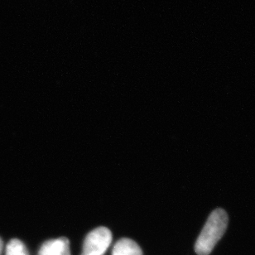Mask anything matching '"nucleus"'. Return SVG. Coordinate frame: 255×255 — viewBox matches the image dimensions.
<instances>
[{"mask_svg":"<svg viewBox=\"0 0 255 255\" xmlns=\"http://www.w3.org/2000/svg\"><path fill=\"white\" fill-rule=\"evenodd\" d=\"M228 215L223 209H216L207 219L196 240L195 251L198 255H209L222 238L228 226Z\"/></svg>","mask_w":255,"mask_h":255,"instance_id":"obj_1","label":"nucleus"},{"mask_svg":"<svg viewBox=\"0 0 255 255\" xmlns=\"http://www.w3.org/2000/svg\"><path fill=\"white\" fill-rule=\"evenodd\" d=\"M112 242V233L106 227H98L86 236L81 255H104Z\"/></svg>","mask_w":255,"mask_h":255,"instance_id":"obj_2","label":"nucleus"},{"mask_svg":"<svg viewBox=\"0 0 255 255\" xmlns=\"http://www.w3.org/2000/svg\"><path fill=\"white\" fill-rule=\"evenodd\" d=\"M37 255H71L70 241L65 237L46 241Z\"/></svg>","mask_w":255,"mask_h":255,"instance_id":"obj_3","label":"nucleus"},{"mask_svg":"<svg viewBox=\"0 0 255 255\" xmlns=\"http://www.w3.org/2000/svg\"><path fill=\"white\" fill-rule=\"evenodd\" d=\"M112 255H142V251L135 241L123 238L116 242Z\"/></svg>","mask_w":255,"mask_h":255,"instance_id":"obj_4","label":"nucleus"},{"mask_svg":"<svg viewBox=\"0 0 255 255\" xmlns=\"http://www.w3.org/2000/svg\"><path fill=\"white\" fill-rule=\"evenodd\" d=\"M6 255H29L24 244L17 239H12L6 246Z\"/></svg>","mask_w":255,"mask_h":255,"instance_id":"obj_5","label":"nucleus"},{"mask_svg":"<svg viewBox=\"0 0 255 255\" xmlns=\"http://www.w3.org/2000/svg\"><path fill=\"white\" fill-rule=\"evenodd\" d=\"M2 249H3V243H2V241L0 238V255H2Z\"/></svg>","mask_w":255,"mask_h":255,"instance_id":"obj_6","label":"nucleus"}]
</instances>
